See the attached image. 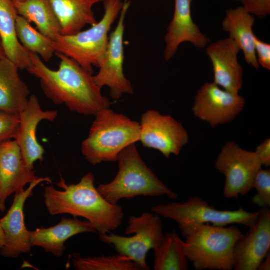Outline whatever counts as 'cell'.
I'll return each mask as SVG.
<instances>
[{
    "instance_id": "6da1fadb",
    "label": "cell",
    "mask_w": 270,
    "mask_h": 270,
    "mask_svg": "<svg viewBox=\"0 0 270 270\" xmlns=\"http://www.w3.org/2000/svg\"><path fill=\"white\" fill-rule=\"evenodd\" d=\"M54 54L60 60L56 70L48 68L38 55L30 52L32 65L27 71L40 79L48 98L56 104H64L70 111L86 116L110 108L108 99L102 94L92 74L72 58L59 52Z\"/></svg>"
},
{
    "instance_id": "7a4b0ae2",
    "label": "cell",
    "mask_w": 270,
    "mask_h": 270,
    "mask_svg": "<svg viewBox=\"0 0 270 270\" xmlns=\"http://www.w3.org/2000/svg\"><path fill=\"white\" fill-rule=\"evenodd\" d=\"M92 172L84 175L76 184H68L60 176L57 186H46L44 197L46 207L52 216L68 214L88 220L100 234L110 232L122 224L124 216L122 208L117 203L106 200L95 188Z\"/></svg>"
},
{
    "instance_id": "3957f363",
    "label": "cell",
    "mask_w": 270,
    "mask_h": 270,
    "mask_svg": "<svg viewBox=\"0 0 270 270\" xmlns=\"http://www.w3.org/2000/svg\"><path fill=\"white\" fill-rule=\"evenodd\" d=\"M116 161L118 171L110 182L99 184L100 194L108 202L117 203L122 198L138 196H166L176 198L178 194L166 186L141 158L135 143L123 149Z\"/></svg>"
},
{
    "instance_id": "277c9868",
    "label": "cell",
    "mask_w": 270,
    "mask_h": 270,
    "mask_svg": "<svg viewBox=\"0 0 270 270\" xmlns=\"http://www.w3.org/2000/svg\"><path fill=\"white\" fill-rule=\"evenodd\" d=\"M94 116L88 136L81 144L82 155L90 164L116 161L123 149L140 141V122L110 108Z\"/></svg>"
},
{
    "instance_id": "5b68a950",
    "label": "cell",
    "mask_w": 270,
    "mask_h": 270,
    "mask_svg": "<svg viewBox=\"0 0 270 270\" xmlns=\"http://www.w3.org/2000/svg\"><path fill=\"white\" fill-rule=\"evenodd\" d=\"M151 210L160 216L176 222L184 238L206 224L226 226L238 224L249 228L254 224L260 213V210L250 212L241 207L234 210H219L196 196L182 202L159 204Z\"/></svg>"
},
{
    "instance_id": "8992f818",
    "label": "cell",
    "mask_w": 270,
    "mask_h": 270,
    "mask_svg": "<svg viewBox=\"0 0 270 270\" xmlns=\"http://www.w3.org/2000/svg\"><path fill=\"white\" fill-rule=\"evenodd\" d=\"M102 2L104 14L99 22L86 30L70 35L61 34L52 42L55 52L72 58L90 74L92 66L98 67L104 58L108 32L124 4L122 0H102Z\"/></svg>"
},
{
    "instance_id": "52a82bcc",
    "label": "cell",
    "mask_w": 270,
    "mask_h": 270,
    "mask_svg": "<svg viewBox=\"0 0 270 270\" xmlns=\"http://www.w3.org/2000/svg\"><path fill=\"white\" fill-rule=\"evenodd\" d=\"M242 234L236 226L204 224L182 240L184 254L196 270H232L234 246Z\"/></svg>"
},
{
    "instance_id": "ba28073f",
    "label": "cell",
    "mask_w": 270,
    "mask_h": 270,
    "mask_svg": "<svg viewBox=\"0 0 270 270\" xmlns=\"http://www.w3.org/2000/svg\"><path fill=\"white\" fill-rule=\"evenodd\" d=\"M125 236L110 232L100 234L103 242L112 244L118 254L130 258L142 270H148L146 256L150 249L156 247L162 240L164 234L160 216L150 212L140 216H130L125 230Z\"/></svg>"
},
{
    "instance_id": "9c48e42d",
    "label": "cell",
    "mask_w": 270,
    "mask_h": 270,
    "mask_svg": "<svg viewBox=\"0 0 270 270\" xmlns=\"http://www.w3.org/2000/svg\"><path fill=\"white\" fill-rule=\"evenodd\" d=\"M262 166L255 152L242 149L233 142L226 143L214 164L215 168L225 176L224 196L237 198L248 194Z\"/></svg>"
},
{
    "instance_id": "30bf717a",
    "label": "cell",
    "mask_w": 270,
    "mask_h": 270,
    "mask_svg": "<svg viewBox=\"0 0 270 270\" xmlns=\"http://www.w3.org/2000/svg\"><path fill=\"white\" fill-rule=\"evenodd\" d=\"M130 6V1L124 0L118 24L108 36L104 58L98 66L99 70L93 76L99 87H108L110 96L114 100L120 98L124 94H132L134 92L130 82L124 73V20Z\"/></svg>"
},
{
    "instance_id": "8fae6325",
    "label": "cell",
    "mask_w": 270,
    "mask_h": 270,
    "mask_svg": "<svg viewBox=\"0 0 270 270\" xmlns=\"http://www.w3.org/2000/svg\"><path fill=\"white\" fill-rule=\"evenodd\" d=\"M140 141L146 148L156 149L166 158L178 155L188 142L186 130L169 115L149 110L141 116Z\"/></svg>"
},
{
    "instance_id": "7c38bea8",
    "label": "cell",
    "mask_w": 270,
    "mask_h": 270,
    "mask_svg": "<svg viewBox=\"0 0 270 270\" xmlns=\"http://www.w3.org/2000/svg\"><path fill=\"white\" fill-rule=\"evenodd\" d=\"M245 103L238 93L226 90L213 82H207L196 92L192 109L194 116L214 128L232 121Z\"/></svg>"
},
{
    "instance_id": "4fadbf2b",
    "label": "cell",
    "mask_w": 270,
    "mask_h": 270,
    "mask_svg": "<svg viewBox=\"0 0 270 270\" xmlns=\"http://www.w3.org/2000/svg\"><path fill=\"white\" fill-rule=\"evenodd\" d=\"M43 182H52L50 176L38 177L30 184L26 190L15 193L10 208L0 219L4 236L0 254L2 256L18 258L21 254L28 253L30 250V230L26 229L24 224V206L26 200L32 196L34 188Z\"/></svg>"
},
{
    "instance_id": "5bb4252c",
    "label": "cell",
    "mask_w": 270,
    "mask_h": 270,
    "mask_svg": "<svg viewBox=\"0 0 270 270\" xmlns=\"http://www.w3.org/2000/svg\"><path fill=\"white\" fill-rule=\"evenodd\" d=\"M270 250V210L265 208L254 224L237 240L234 251V270H257Z\"/></svg>"
},
{
    "instance_id": "9a60e30c",
    "label": "cell",
    "mask_w": 270,
    "mask_h": 270,
    "mask_svg": "<svg viewBox=\"0 0 270 270\" xmlns=\"http://www.w3.org/2000/svg\"><path fill=\"white\" fill-rule=\"evenodd\" d=\"M38 177L25 163L15 140L0 144V210L4 212L7 198L24 190Z\"/></svg>"
},
{
    "instance_id": "2e32d148",
    "label": "cell",
    "mask_w": 270,
    "mask_h": 270,
    "mask_svg": "<svg viewBox=\"0 0 270 270\" xmlns=\"http://www.w3.org/2000/svg\"><path fill=\"white\" fill-rule=\"evenodd\" d=\"M240 50L230 38L207 46L206 52L213 70V82L228 91L238 93L243 84L244 70L238 56Z\"/></svg>"
},
{
    "instance_id": "e0dca14e",
    "label": "cell",
    "mask_w": 270,
    "mask_h": 270,
    "mask_svg": "<svg viewBox=\"0 0 270 270\" xmlns=\"http://www.w3.org/2000/svg\"><path fill=\"white\" fill-rule=\"evenodd\" d=\"M192 0H174L172 18L164 36L166 44L164 57L170 60L176 54L179 46L188 42L198 48H204L210 38L202 33L192 20L191 12Z\"/></svg>"
},
{
    "instance_id": "ac0fdd59",
    "label": "cell",
    "mask_w": 270,
    "mask_h": 270,
    "mask_svg": "<svg viewBox=\"0 0 270 270\" xmlns=\"http://www.w3.org/2000/svg\"><path fill=\"white\" fill-rule=\"evenodd\" d=\"M57 116L56 110H42L35 94L30 96L26 107L19 114L20 128L15 140L25 163L31 170H34L36 161L41 162L44 159V150L36 137L37 126L42 120H54Z\"/></svg>"
},
{
    "instance_id": "d6986e66",
    "label": "cell",
    "mask_w": 270,
    "mask_h": 270,
    "mask_svg": "<svg viewBox=\"0 0 270 270\" xmlns=\"http://www.w3.org/2000/svg\"><path fill=\"white\" fill-rule=\"evenodd\" d=\"M96 232L87 220H80L76 217H62L57 224L48 228H36L30 231L32 246H40L56 257L62 256L66 247L64 242L69 238L80 233Z\"/></svg>"
},
{
    "instance_id": "ffe728a7",
    "label": "cell",
    "mask_w": 270,
    "mask_h": 270,
    "mask_svg": "<svg viewBox=\"0 0 270 270\" xmlns=\"http://www.w3.org/2000/svg\"><path fill=\"white\" fill-rule=\"evenodd\" d=\"M255 16L248 12L242 6L226 10L222 22V30L228 32L232 39L242 52L246 62L258 69V62L254 50L255 34L252 27Z\"/></svg>"
},
{
    "instance_id": "44dd1931",
    "label": "cell",
    "mask_w": 270,
    "mask_h": 270,
    "mask_svg": "<svg viewBox=\"0 0 270 270\" xmlns=\"http://www.w3.org/2000/svg\"><path fill=\"white\" fill-rule=\"evenodd\" d=\"M18 16L12 0H0V40L5 56L19 70L32 65L30 52L20 42L16 33Z\"/></svg>"
},
{
    "instance_id": "7402d4cb",
    "label": "cell",
    "mask_w": 270,
    "mask_h": 270,
    "mask_svg": "<svg viewBox=\"0 0 270 270\" xmlns=\"http://www.w3.org/2000/svg\"><path fill=\"white\" fill-rule=\"evenodd\" d=\"M18 70L6 57L0 60V110L19 115L28 103L30 91Z\"/></svg>"
},
{
    "instance_id": "603a6c76",
    "label": "cell",
    "mask_w": 270,
    "mask_h": 270,
    "mask_svg": "<svg viewBox=\"0 0 270 270\" xmlns=\"http://www.w3.org/2000/svg\"><path fill=\"white\" fill-rule=\"evenodd\" d=\"M59 20L62 35L76 34L86 24L98 22L92 10L94 6L102 0H48Z\"/></svg>"
},
{
    "instance_id": "cb8c5ba5",
    "label": "cell",
    "mask_w": 270,
    "mask_h": 270,
    "mask_svg": "<svg viewBox=\"0 0 270 270\" xmlns=\"http://www.w3.org/2000/svg\"><path fill=\"white\" fill-rule=\"evenodd\" d=\"M18 15L34 22L42 34L56 40L62 34L59 20L48 0H12Z\"/></svg>"
},
{
    "instance_id": "d4e9b609",
    "label": "cell",
    "mask_w": 270,
    "mask_h": 270,
    "mask_svg": "<svg viewBox=\"0 0 270 270\" xmlns=\"http://www.w3.org/2000/svg\"><path fill=\"white\" fill-rule=\"evenodd\" d=\"M154 270H186L188 260L184 254L182 240L174 230L167 232L153 249Z\"/></svg>"
},
{
    "instance_id": "484cf974",
    "label": "cell",
    "mask_w": 270,
    "mask_h": 270,
    "mask_svg": "<svg viewBox=\"0 0 270 270\" xmlns=\"http://www.w3.org/2000/svg\"><path fill=\"white\" fill-rule=\"evenodd\" d=\"M16 30L20 42L28 51L37 54L46 62L52 58L55 52L52 40L36 30L19 15L16 19Z\"/></svg>"
},
{
    "instance_id": "4316f807",
    "label": "cell",
    "mask_w": 270,
    "mask_h": 270,
    "mask_svg": "<svg viewBox=\"0 0 270 270\" xmlns=\"http://www.w3.org/2000/svg\"><path fill=\"white\" fill-rule=\"evenodd\" d=\"M72 264L77 270H142L130 258L118 254L86 258L74 254Z\"/></svg>"
},
{
    "instance_id": "83f0119b",
    "label": "cell",
    "mask_w": 270,
    "mask_h": 270,
    "mask_svg": "<svg viewBox=\"0 0 270 270\" xmlns=\"http://www.w3.org/2000/svg\"><path fill=\"white\" fill-rule=\"evenodd\" d=\"M256 194L252 198L253 204L260 209L270 208V170L260 168L256 172L252 184Z\"/></svg>"
},
{
    "instance_id": "f1b7e54d",
    "label": "cell",
    "mask_w": 270,
    "mask_h": 270,
    "mask_svg": "<svg viewBox=\"0 0 270 270\" xmlns=\"http://www.w3.org/2000/svg\"><path fill=\"white\" fill-rule=\"evenodd\" d=\"M20 128L19 115L0 110V144L15 140Z\"/></svg>"
},
{
    "instance_id": "f546056e",
    "label": "cell",
    "mask_w": 270,
    "mask_h": 270,
    "mask_svg": "<svg viewBox=\"0 0 270 270\" xmlns=\"http://www.w3.org/2000/svg\"><path fill=\"white\" fill-rule=\"evenodd\" d=\"M248 12L259 18L270 14V0H237Z\"/></svg>"
},
{
    "instance_id": "4dcf8cb0",
    "label": "cell",
    "mask_w": 270,
    "mask_h": 270,
    "mask_svg": "<svg viewBox=\"0 0 270 270\" xmlns=\"http://www.w3.org/2000/svg\"><path fill=\"white\" fill-rule=\"evenodd\" d=\"M254 50L258 65L270 70V44L258 38L256 36L254 38Z\"/></svg>"
},
{
    "instance_id": "1f68e13d",
    "label": "cell",
    "mask_w": 270,
    "mask_h": 270,
    "mask_svg": "<svg viewBox=\"0 0 270 270\" xmlns=\"http://www.w3.org/2000/svg\"><path fill=\"white\" fill-rule=\"evenodd\" d=\"M262 166L266 168L270 166V139L268 138L260 144L254 151Z\"/></svg>"
},
{
    "instance_id": "d6a6232c",
    "label": "cell",
    "mask_w": 270,
    "mask_h": 270,
    "mask_svg": "<svg viewBox=\"0 0 270 270\" xmlns=\"http://www.w3.org/2000/svg\"><path fill=\"white\" fill-rule=\"evenodd\" d=\"M270 270V251H269L260 264L257 270Z\"/></svg>"
},
{
    "instance_id": "836d02e7",
    "label": "cell",
    "mask_w": 270,
    "mask_h": 270,
    "mask_svg": "<svg viewBox=\"0 0 270 270\" xmlns=\"http://www.w3.org/2000/svg\"><path fill=\"white\" fill-rule=\"evenodd\" d=\"M6 57L4 53L1 44L0 40V60L2 58Z\"/></svg>"
},
{
    "instance_id": "e575fe53",
    "label": "cell",
    "mask_w": 270,
    "mask_h": 270,
    "mask_svg": "<svg viewBox=\"0 0 270 270\" xmlns=\"http://www.w3.org/2000/svg\"><path fill=\"white\" fill-rule=\"evenodd\" d=\"M3 233L2 230V228L0 226V248H1L3 242Z\"/></svg>"
},
{
    "instance_id": "d590c367",
    "label": "cell",
    "mask_w": 270,
    "mask_h": 270,
    "mask_svg": "<svg viewBox=\"0 0 270 270\" xmlns=\"http://www.w3.org/2000/svg\"></svg>"
},
{
    "instance_id": "8d00e7d4",
    "label": "cell",
    "mask_w": 270,
    "mask_h": 270,
    "mask_svg": "<svg viewBox=\"0 0 270 270\" xmlns=\"http://www.w3.org/2000/svg\"></svg>"
}]
</instances>
